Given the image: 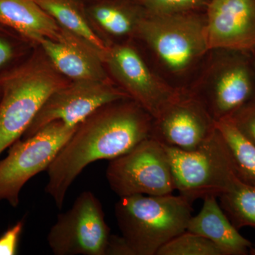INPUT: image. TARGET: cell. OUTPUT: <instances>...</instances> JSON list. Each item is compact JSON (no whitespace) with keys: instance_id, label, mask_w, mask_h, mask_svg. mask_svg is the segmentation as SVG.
Here are the masks:
<instances>
[{"instance_id":"cell-14","label":"cell","mask_w":255,"mask_h":255,"mask_svg":"<svg viewBox=\"0 0 255 255\" xmlns=\"http://www.w3.org/2000/svg\"><path fill=\"white\" fill-rule=\"evenodd\" d=\"M38 46L55 69L70 80H112L102 53L65 28H62L58 39L44 38Z\"/></svg>"},{"instance_id":"cell-24","label":"cell","mask_w":255,"mask_h":255,"mask_svg":"<svg viewBox=\"0 0 255 255\" xmlns=\"http://www.w3.org/2000/svg\"><path fill=\"white\" fill-rule=\"evenodd\" d=\"M229 118L242 134L255 145V100L243 106Z\"/></svg>"},{"instance_id":"cell-1","label":"cell","mask_w":255,"mask_h":255,"mask_svg":"<svg viewBox=\"0 0 255 255\" xmlns=\"http://www.w3.org/2000/svg\"><path fill=\"white\" fill-rule=\"evenodd\" d=\"M153 117L131 99L110 102L90 114L50 164L46 192L63 208L70 186L89 164L127 153L151 137Z\"/></svg>"},{"instance_id":"cell-7","label":"cell","mask_w":255,"mask_h":255,"mask_svg":"<svg viewBox=\"0 0 255 255\" xmlns=\"http://www.w3.org/2000/svg\"><path fill=\"white\" fill-rule=\"evenodd\" d=\"M78 127L56 121L10 146L7 156L0 160V201H6L12 207H17L23 186L32 177L48 169Z\"/></svg>"},{"instance_id":"cell-27","label":"cell","mask_w":255,"mask_h":255,"mask_svg":"<svg viewBox=\"0 0 255 255\" xmlns=\"http://www.w3.org/2000/svg\"><path fill=\"white\" fill-rule=\"evenodd\" d=\"M6 72L2 74H0V100L2 95L3 84H4L5 78H6Z\"/></svg>"},{"instance_id":"cell-21","label":"cell","mask_w":255,"mask_h":255,"mask_svg":"<svg viewBox=\"0 0 255 255\" xmlns=\"http://www.w3.org/2000/svg\"><path fill=\"white\" fill-rule=\"evenodd\" d=\"M35 47L17 32L0 23V74L21 65Z\"/></svg>"},{"instance_id":"cell-16","label":"cell","mask_w":255,"mask_h":255,"mask_svg":"<svg viewBox=\"0 0 255 255\" xmlns=\"http://www.w3.org/2000/svg\"><path fill=\"white\" fill-rule=\"evenodd\" d=\"M216 196H206L202 209L191 216L187 231L214 243L224 255L249 254L253 244L239 233L225 214Z\"/></svg>"},{"instance_id":"cell-5","label":"cell","mask_w":255,"mask_h":255,"mask_svg":"<svg viewBox=\"0 0 255 255\" xmlns=\"http://www.w3.org/2000/svg\"><path fill=\"white\" fill-rule=\"evenodd\" d=\"M187 91L204 105L216 122L255 100V67L251 53L210 49Z\"/></svg>"},{"instance_id":"cell-9","label":"cell","mask_w":255,"mask_h":255,"mask_svg":"<svg viewBox=\"0 0 255 255\" xmlns=\"http://www.w3.org/2000/svg\"><path fill=\"white\" fill-rule=\"evenodd\" d=\"M104 63L114 83L153 119L183 92L166 83L154 71L133 41L111 45Z\"/></svg>"},{"instance_id":"cell-13","label":"cell","mask_w":255,"mask_h":255,"mask_svg":"<svg viewBox=\"0 0 255 255\" xmlns=\"http://www.w3.org/2000/svg\"><path fill=\"white\" fill-rule=\"evenodd\" d=\"M206 15L210 49L255 51V0H211Z\"/></svg>"},{"instance_id":"cell-23","label":"cell","mask_w":255,"mask_h":255,"mask_svg":"<svg viewBox=\"0 0 255 255\" xmlns=\"http://www.w3.org/2000/svg\"><path fill=\"white\" fill-rule=\"evenodd\" d=\"M148 14H170L206 11L211 0H134Z\"/></svg>"},{"instance_id":"cell-10","label":"cell","mask_w":255,"mask_h":255,"mask_svg":"<svg viewBox=\"0 0 255 255\" xmlns=\"http://www.w3.org/2000/svg\"><path fill=\"white\" fill-rule=\"evenodd\" d=\"M110 237L100 201L85 191L68 211L58 215L47 241L55 255H107Z\"/></svg>"},{"instance_id":"cell-11","label":"cell","mask_w":255,"mask_h":255,"mask_svg":"<svg viewBox=\"0 0 255 255\" xmlns=\"http://www.w3.org/2000/svg\"><path fill=\"white\" fill-rule=\"evenodd\" d=\"M128 98L112 80H70L48 97L21 137H31L56 121L78 127L102 106Z\"/></svg>"},{"instance_id":"cell-28","label":"cell","mask_w":255,"mask_h":255,"mask_svg":"<svg viewBox=\"0 0 255 255\" xmlns=\"http://www.w3.org/2000/svg\"><path fill=\"white\" fill-rule=\"evenodd\" d=\"M249 254H251L252 255H255V246H252L251 250H250Z\"/></svg>"},{"instance_id":"cell-4","label":"cell","mask_w":255,"mask_h":255,"mask_svg":"<svg viewBox=\"0 0 255 255\" xmlns=\"http://www.w3.org/2000/svg\"><path fill=\"white\" fill-rule=\"evenodd\" d=\"M191 204L184 196L172 194L124 196L116 204V219L133 255H155L187 231Z\"/></svg>"},{"instance_id":"cell-6","label":"cell","mask_w":255,"mask_h":255,"mask_svg":"<svg viewBox=\"0 0 255 255\" xmlns=\"http://www.w3.org/2000/svg\"><path fill=\"white\" fill-rule=\"evenodd\" d=\"M164 147L170 160L175 189L189 202L206 196L219 197L242 182L229 147L217 127L195 150Z\"/></svg>"},{"instance_id":"cell-2","label":"cell","mask_w":255,"mask_h":255,"mask_svg":"<svg viewBox=\"0 0 255 255\" xmlns=\"http://www.w3.org/2000/svg\"><path fill=\"white\" fill-rule=\"evenodd\" d=\"M133 42L166 83L186 91L210 50L206 11L147 13Z\"/></svg>"},{"instance_id":"cell-15","label":"cell","mask_w":255,"mask_h":255,"mask_svg":"<svg viewBox=\"0 0 255 255\" xmlns=\"http://www.w3.org/2000/svg\"><path fill=\"white\" fill-rule=\"evenodd\" d=\"M86 13L92 27L110 46L133 41L147 12L134 0H104Z\"/></svg>"},{"instance_id":"cell-18","label":"cell","mask_w":255,"mask_h":255,"mask_svg":"<svg viewBox=\"0 0 255 255\" xmlns=\"http://www.w3.org/2000/svg\"><path fill=\"white\" fill-rule=\"evenodd\" d=\"M55 21L98 50L105 58L109 46L97 34L86 11L74 0H34Z\"/></svg>"},{"instance_id":"cell-29","label":"cell","mask_w":255,"mask_h":255,"mask_svg":"<svg viewBox=\"0 0 255 255\" xmlns=\"http://www.w3.org/2000/svg\"><path fill=\"white\" fill-rule=\"evenodd\" d=\"M251 54L252 56H253V62H254V65L255 67V51L253 52V53H251Z\"/></svg>"},{"instance_id":"cell-3","label":"cell","mask_w":255,"mask_h":255,"mask_svg":"<svg viewBox=\"0 0 255 255\" xmlns=\"http://www.w3.org/2000/svg\"><path fill=\"white\" fill-rule=\"evenodd\" d=\"M70 81L38 46L8 72L0 100V155L22 137L48 97Z\"/></svg>"},{"instance_id":"cell-22","label":"cell","mask_w":255,"mask_h":255,"mask_svg":"<svg viewBox=\"0 0 255 255\" xmlns=\"http://www.w3.org/2000/svg\"><path fill=\"white\" fill-rule=\"evenodd\" d=\"M157 255H224L209 240L186 231L162 246Z\"/></svg>"},{"instance_id":"cell-26","label":"cell","mask_w":255,"mask_h":255,"mask_svg":"<svg viewBox=\"0 0 255 255\" xmlns=\"http://www.w3.org/2000/svg\"><path fill=\"white\" fill-rule=\"evenodd\" d=\"M107 255H133L124 238L111 236Z\"/></svg>"},{"instance_id":"cell-20","label":"cell","mask_w":255,"mask_h":255,"mask_svg":"<svg viewBox=\"0 0 255 255\" xmlns=\"http://www.w3.org/2000/svg\"><path fill=\"white\" fill-rule=\"evenodd\" d=\"M220 206L238 231L255 227V187L241 182L230 192L219 196Z\"/></svg>"},{"instance_id":"cell-25","label":"cell","mask_w":255,"mask_h":255,"mask_svg":"<svg viewBox=\"0 0 255 255\" xmlns=\"http://www.w3.org/2000/svg\"><path fill=\"white\" fill-rule=\"evenodd\" d=\"M24 223V219L18 221L0 236V255H14L17 253L18 242Z\"/></svg>"},{"instance_id":"cell-12","label":"cell","mask_w":255,"mask_h":255,"mask_svg":"<svg viewBox=\"0 0 255 255\" xmlns=\"http://www.w3.org/2000/svg\"><path fill=\"white\" fill-rule=\"evenodd\" d=\"M216 130V122L204 105L183 91L178 98L153 119L151 137L164 145L194 150Z\"/></svg>"},{"instance_id":"cell-19","label":"cell","mask_w":255,"mask_h":255,"mask_svg":"<svg viewBox=\"0 0 255 255\" xmlns=\"http://www.w3.org/2000/svg\"><path fill=\"white\" fill-rule=\"evenodd\" d=\"M216 127L229 147L238 177L255 187V145L238 130L231 118L216 122Z\"/></svg>"},{"instance_id":"cell-8","label":"cell","mask_w":255,"mask_h":255,"mask_svg":"<svg viewBox=\"0 0 255 255\" xmlns=\"http://www.w3.org/2000/svg\"><path fill=\"white\" fill-rule=\"evenodd\" d=\"M106 177L119 197L167 195L176 190L168 153L163 144L152 137L112 159Z\"/></svg>"},{"instance_id":"cell-17","label":"cell","mask_w":255,"mask_h":255,"mask_svg":"<svg viewBox=\"0 0 255 255\" xmlns=\"http://www.w3.org/2000/svg\"><path fill=\"white\" fill-rule=\"evenodd\" d=\"M0 23L34 46L44 38L58 39L63 28L34 0H0Z\"/></svg>"}]
</instances>
